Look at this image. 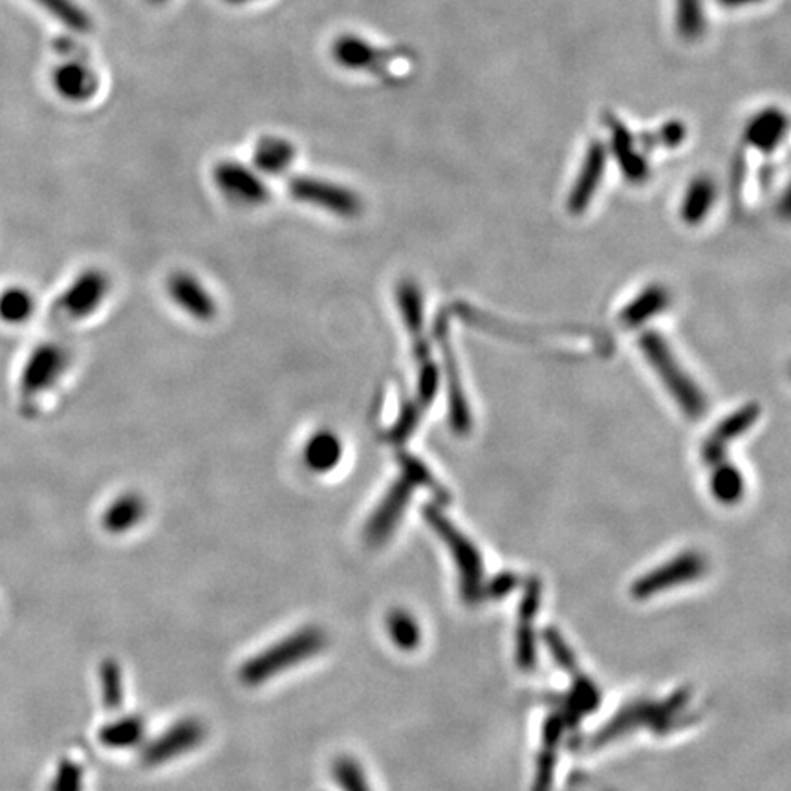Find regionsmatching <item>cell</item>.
<instances>
[{"mask_svg":"<svg viewBox=\"0 0 791 791\" xmlns=\"http://www.w3.org/2000/svg\"><path fill=\"white\" fill-rule=\"evenodd\" d=\"M228 2H235V4H242V2H248V0H228Z\"/></svg>","mask_w":791,"mask_h":791,"instance_id":"60d3db41","label":"cell"},{"mask_svg":"<svg viewBox=\"0 0 791 791\" xmlns=\"http://www.w3.org/2000/svg\"><path fill=\"white\" fill-rule=\"evenodd\" d=\"M396 299L400 306L403 325L407 328L409 336H422L425 314H423L422 290L418 288V284L412 281L401 282L396 292Z\"/></svg>","mask_w":791,"mask_h":791,"instance_id":"484cf974","label":"cell"},{"mask_svg":"<svg viewBox=\"0 0 791 791\" xmlns=\"http://www.w3.org/2000/svg\"><path fill=\"white\" fill-rule=\"evenodd\" d=\"M167 295L184 314L196 321H211L218 314L217 299L202 279L191 271L178 270L167 279Z\"/></svg>","mask_w":791,"mask_h":791,"instance_id":"7c38bea8","label":"cell"},{"mask_svg":"<svg viewBox=\"0 0 791 791\" xmlns=\"http://www.w3.org/2000/svg\"><path fill=\"white\" fill-rule=\"evenodd\" d=\"M607 165V154L603 145L594 143L590 151L586 154L585 163L581 167V173L575 180L574 189L568 196V211L574 215H581L590 206L592 198L596 195L597 185L603 180Z\"/></svg>","mask_w":791,"mask_h":791,"instance_id":"e0dca14e","label":"cell"},{"mask_svg":"<svg viewBox=\"0 0 791 791\" xmlns=\"http://www.w3.org/2000/svg\"><path fill=\"white\" fill-rule=\"evenodd\" d=\"M436 337H438V343H440V348H442V358H444L449 423H451V429L456 434L464 436V434L471 431L473 418H471V409H469V403H467L466 392H464V387H462V378H460V370H458V363H456L455 350H453V345L449 341L444 317L438 319Z\"/></svg>","mask_w":791,"mask_h":791,"instance_id":"4fadbf2b","label":"cell"},{"mask_svg":"<svg viewBox=\"0 0 791 791\" xmlns=\"http://www.w3.org/2000/svg\"><path fill=\"white\" fill-rule=\"evenodd\" d=\"M99 682H101L103 705L109 711H120L125 700V683H123L120 663L112 658L103 661L99 667Z\"/></svg>","mask_w":791,"mask_h":791,"instance_id":"f546056e","label":"cell"},{"mask_svg":"<svg viewBox=\"0 0 791 791\" xmlns=\"http://www.w3.org/2000/svg\"><path fill=\"white\" fill-rule=\"evenodd\" d=\"M423 519L429 522L434 533L445 542L455 559L460 574V594L467 605H477L484 599V563L477 546L444 515L438 506L427 504L422 508Z\"/></svg>","mask_w":791,"mask_h":791,"instance_id":"7a4b0ae2","label":"cell"},{"mask_svg":"<svg viewBox=\"0 0 791 791\" xmlns=\"http://www.w3.org/2000/svg\"><path fill=\"white\" fill-rule=\"evenodd\" d=\"M211 176L218 193L235 206L261 207L270 200V187L261 173L237 160L218 162Z\"/></svg>","mask_w":791,"mask_h":791,"instance_id":"ba28073f","label":"cell"},{"mask_svg":"<svg viewBox=\"0 0 791 791\" xmlns=\"http://www.w3.org/2000/svg\"><path fill=\"white\" fill-rule=\"evenodd\" d=\"M418 488L411 478L401 475L387 493L383 495L376 510L372 511L369 521L365 524V541L372 548L383 546L389 541L392 533L398 528L407 506L411 504L412 493Z\"/></svg>","mask_w":791,"mask_h":791,"instance_id":"9c48e42d","label":"cell"},{"mask_svg":"<svg viewBox=\"0 0 791 791\" xmlns=\"http://www.w3.org/2000/svg\"><path fill=\"white\" fill-rule=\"evenodd\" d=\"M151 2H163V0H151Z\"/></svg>","mask_w":791,"mask_h":791,"instance_id":"b9f144b4","label":"cell"},{"mask_svg":"<svg viewBox=\"0 0 791 791\" xmlns=\"http://www.w3.org/2000/svg\"><path fill=\"white\" fill-rule=\"evenodd\" d=\"M517 585H519L517 575L513 572H502L495 579H491V583L484 586V596L491 597V599H502V597L508 596Z\"/></svg>","mask_w":791,"mask_h":791,"instance_id":"ab89813d","label":"cell"},{"mask_svg":"<svg viewBox=\"0 0 791 791\" xmlns=\"http://www.w3.org/2000/svg\"><path fill=\"white\" fill-rule=\"evenodd\" d=\"M705 572H707L705 557H702L698 552H685L669 563H665L660 568L640 577L632 585L630 594L636 599H649V597L661 594L665 590H671L674 586L696 581Z\"/></svg>","mask_w":791,"mask_h":791,"instance_id":"8fae6325","label":"cell"},{"mask_svg":"<svg viewBox=\"0 0 791 791\" xmlns=\"http://www.w3.org/2000/svg\"><path fill=\"white\" fill-rule=\"evenodd\" d=\"M295 145L279 136H266L257 143L253 152L255 171L266 176H281L295 162Z\"/></svg>","mask_w":791,"mask_h":791,"instance_id":"ffe728a7","label":"cell"},{"mask_svg":"<svg viewBox=\"0 0 791 791\" xmlns=\"http://www.w3.org/2000/svg\"><path fill=\"white\" fill-rule=\"evenodd\" d=\"M336 57L343 65L359 68L369 63L370 48L358 39H343L336 43Z\"/></svg>","mask_w":791,"mask_h":791,"instance_id":"74e56055","label":"cell"},{"mask_svg":"<svg viewBox=\"0 0 791 791\" xmlns=\"http://www.w3.org/2000/svg\"><path fill=\"white\" fill-rule=\"evenodd\" d=\"M420 409L422 407L412 403V401H407L401 407L400 416L392 425L391 433H389L392 444H405L411 438L412 433L416 431V427L420 423V412H422Z\"/></svg>","mask_w":791,"mask_h":791,"instance_id":"e575fe53","label":"cell"},{"mask_svg":"<svg viewBox=\"0 0 791 791\" xmlns=\"http://www.w3.org/2000/svg\"><path fill=\"white\" fill-rule=\"evenodd\" d=\"M57 92L72 101H85L96 92V77L83 66L66 65L59 68L54 76Z\"/></svg>","mask_w":791,"mask_h":791,"instance_id":"d4e9b609","label":"cell"},{"mask_svg":"<svg viewBox=\"0 0 791 791\" xmlns=\"http://www.w3.org/2000/svg\"><path fill=\"white\" fill-rule=\"evenodd\" d=\"M746 484L737 467L726 464L724 460L716 464L711 475V493L720 504L733 506L744 497Z\"/></svg>","mask_w":791,"mask_h":791,"instance_id":"83f0119b","label":"cell"},{"mask_svg":"<svg viewBox=\"0 0 791 791\" xmlns=\"http://www.w3.org/2000/svg\"><path fill=\"white\" fill-rule=\"evenodd\" d=\"M669 306V292L663 286H649L625 306L619 315L621 325L627 328H638L647 323L654 315L661 314Z\"/></svg>","mask_w":791,"mask_h":791,"instance_id":"7402d4cb","label":"cell"},{"mask_svg":"<svg viewBox=\"0 0 791 791\" xmlns=\"http://www.w3.org/2000/svg\"><path fill=\"white\" fill-rule=\"evenodd\" d=\"M343 455H345V444L341 436L330 427L317 429L310 434L301 451L304 467L314 475L332 473L341 464Z\"/></svg>","mask_w":791,"mask_h":791,"instance_id":"2e32d148","label":"cell"},{"mask_svg":"<svg viewBox=\"0 0 791 791\" xmlns=\"http://www.w3.org/2000/svg\"><path fill=\"white\" fill-rule=\"evenodd\" d=\"M332 777L343 791H372L359 762L348 755H341L332 764Z\"/></svg>","mask_w":791,"mask_h":791,"instance_id":"4dcf8cb0","label":"cell"},{"mask_svg":"<svg viewBox=\"0 0 791 791\" xmlns=\"http://www.w3.org/2000/svg\"><path fill=\"white\" fill-rule=\"evenodd\" d=\"M85 773L76 760H61L59 768L55 771L52 791H83Z\"/></svg>","mask_w":791,"mask_h":791,"instance_id":"8d00e7d4","label":"cell"},{"mask_svg":"<svg viewBox=\"0 0 791 791\" xmlns=\"http://www.w3.org/2000/svg\"><path fill=\"white\" fill-rule=\"evenodd\" d=\"M599 702H601V693H599L596 683L592 682L588 676L575 672L572 691L566 696L563 711H561L566 726H577L583 716L596 711Z\"/></svg>","mask_w":791,"mask_h":791,"instance_id":"44dd1931","label":"cell"},{"mask_svg":"<svg viewBox=\"0 0 791 791\" xmlns=\"http://www.w3.org/2000/svg\"><path fill=\"white\" fill-rule=\"evenodd\" d=\"M716 187L709 178H696L687 187L682 202V218L689 226H698L709 215L715 204Z\"/></svg>","mask_w":791,"mask_h":791,"instance_id":"cb8c5ba5","label":"cell"},{"mask_svg":"<svg viewBox=\"0 0 791 791\" xmlns=\"http://www.w3.org/2000/svg\"><path fill=\"white\" fill-rule=\"evenodd\" d=\"M614 149L618 152L619 165L630 182H641L647 176V165L632 151L629 136L625 131H614Z\"/></svg>","mask_w":791,"mask_h":791,"instance_id":"d6a6232c","label":"cell"},{"mask_svg":"<svg viewBox=\"0 0 791 791\" xmlns=\"http://www.w3.org/2000/svg\"><path fill=\"white\" fill-rule=\"evenodd\" d=\"M147 515V502L136 491L121 493L103 513V526L109 533L121 535L134 530Z\"/></svg>","mask_w":791,"mask_h":791,"instance_id":"d6986e66","label":"cell"},{"mask_svg":"<svg viewBox=\"0 0 791 791\" xmlns=\"http://www.w3.org/2000/svg\"><path fill=\"white\" fill-rule=\"evenodd\" d=\"M689 700L691 693L687 689H680L663 702H636L627 705L592 737V748L607 746L640 727H651L656 733H663L671 729L676 716L682 713Z\"/></svg>","mask_w":791,"mask_h":791,"instance_id":"3957f363","label":"cell"},{"mask_svg":"<svg viewBox=\"0 0 791 791\" xmlns=\"http://www.w3.org/2000/svg\"><path fill=\"white\" fill-rule=\"evenodd\" d=\"M566 722L561 713H552L542 726V749L537 759L533 791H552L553 773L557 762V748L564 735Z\"/></svg>","mask_w":791,"mask_h":791,"instance_id":"ac0fdd59","label":"cell"},{"mask_svg":"<svg viewBox=\"0 0 791 791\" xmlns=\"http://www.w3.org/2000/svg\"><path fill=\"white\" fill-rule=\"evenodd\" d=\"M35 2H39L54 17H57L59 21L65 22L66 26H70L74 30L85 32L90 26L87 13L81 10L76 2H72V0H35Z\"/></svg>","mask_w":791,"mask_h":791,"instance_id":"836d02e7","label":"cell"},{"mask_svg":"<svg viewBox=\"0 0 791 791\" xmlns=\"http://www.w3.org/2000/svg\"><path fill=\"white\" fill-rule=\"evenodd\" d=\"M398 460H400L403 475H407V477L411 478L416 486H427V488L433 489L434 493H440V495H442V489H438L436 482H434L433 475H431V471L427 469V466L423 464L422 460H418L416 456L407 455V453H401Z\"/></svg>","mask_w":791,"mask_h":791,"instance_id":"f35d334b","label":"cell"},{"mask_svg":"<svg viewBox=\"0 0 791 791\" xmlns=\"http://www.w3.org/2000/svg\"><path fill=\"white\" fill-rule=\"evenodd\" d=\"M542 636H544L548 651L552 654L553 661H555L563 671L575 674V672H577L575 654L572 652V649L568 647V643L564 641L563 636L559 634V630L546 629Z\"/></svg>","mask_w":791,"mask_h":791,"instance_id":"d590c367","label":"cell"},{"mask_svg":"<svg viewBox=\"0 0 791 791\" xmlns=\"http://www.w3.org/2000/svg\"><path fill=\"white\" fill-rule=\"evenodd\" d=\"M35 314L32 293L21 286H10L0 293V319L8 325H24Z\"/></svg>","mask_w":791,"mask_h":791,"instance_id":"f1b7e54d","label":"cell"},{"mask_svg":"<svg viewBox=\"0 0 791 791\" xmlns=\"http://www.w3.org/2000/svg\"><path fill=\"white\" fill-rule=\"evenodd\" d=\"M326 645L328 636L325 630L315 625L303 627L246 661L240 667V680L248 687L270 682L271 678L282 672L312 660L314 656L325 651Z\"/></svg>","mask_w":791,"mask_h":791,"instance_id":"6da1fadb","label":"cell"},{"mask_svg":"<svg viewBox=\"0 0 791 791\" xmlns=\"http://www.w3.org/2000/svg\"><path fill=\"white\" fill-rule=\"evenodd\" d=\"M387 632L391 636L394 647L400 651H416L422 643V629L411 612L403 608H392L387 616Z\"/></svg>","mask_w":791,"mask_h":791,"instance_id":"4316f807","label":"cell"},{"mask_svg":"<svg viewBox=\"0 0 791 791\" xmlns=\"http://www.w3.org/2000/svg\"><path fill=\"white\" fill-rule=\"evenodd\" d=\"M760 407L755 403H749L740 407L737 412L729 414L726 420L718 423L713 433L707 436L705 444L702 445V460L709 466H716L718 462L724 460L727 445L735 442L742 434L748 433L749 429L759 420Z\"/></svg>","mask_w":791,"mask_h":791,"instance_id":"9a60e30c","label":"cell"},{"mask_svg":"<svg viewBox=\"0 0 791 791\" xmlns=\"http://www.w3.org/2000/svg\"><path fill=\"white\" fill-rule=\"evenodd\" d=\"M145 720L140 715L121 716L99 729V742L109 749H131L145 737Z\"/></svg>","mask_w":791,"mask_h":791,"instance_id":"603a6c76","label":"cell"},{"mask_svg":"<svg viewBox=\"0 0 791 791\" xmlns=\"http://www.w3.org/2000/svg\"><path fill=\"white\" fill-rule=\"evenodd\" d=\"M542 585L537 577H530L524 585L519 605V627H517V663L522 671H533L537 665V647L533 621L541 608Z\"/></svg>","mask_w":791,"mask_h":791,"instance_id":"5bb4252c","label":"cell"},{"mask_svg":"<svg viewBox=\"0 0 791 791\" xmlns=\"http://www.w3.org/2000/svg\"><path fill=\"white\" fill-rule=\"evenodd\" d=\"M288 195L299 204L325 211L334 217L356 218L363 211V200L354 189L312 174H299L290 178Z\"/></svg>","mask_w":791,"mask_h":791,"instance_id":"5b68a950","label":"cell"},{"mask_svg":"<svg viewBox=\"0 0 791 791\" xmlns=\"http://www.w3.org/2000/svg\"><path fill=\"white\" fill-rule=\"evenodd\" d=\"M206 738V727L196 718H184L141 749V764L156 768L195 751Z\"/></svg>","mask_w":791,"mask_h":791,"instance_id":"30bf717a","label":"cell"},{"mask_svg":"<svg viewBox=\"0 0 791 791\" xmlns=\"http://www.w3.org/2000/svg\"><path fill=\"white\" fill-rule=\"evenodd\" d=\"M640 347L643 356L651 363L654 372L660 376L667 391L680 405V409L689 418H702L707 409L705 396L694 383L693 378L682 369L678 359L674 358L671 348L665 339L656 332H645L640 337Z\"/></svg>","mask_w":791,"mask_h":791,"instance_id":"277c9868","label":"cell"},{"mask_svg":"<svg viewBox=\"0 0 791 791\" xmlns=\"http://www.w3.org/2000/svg\"><path fill=\"white\" fill-rule=\"evenodd\" d=\"M782 132H784V120L781 116L766 114L760 116L759 120L749 127L748 138L760 151H771L781 140Z\"/></svg>","mask_w":791,"mask_h":791,"instance_id":"1f68e13d","label":"cell"},{"mask_svg":"<svg viewBox=\"0 0 791 791\" xmlns=\"http://www.w3.org/2000/svg\"><path fill=\"white\" fill-rule=\"evenodd\" d=\"M110 288L112 281L107 271L101 268H87L76 275V279L59 295L55 310L72 321L87 319L90 315L96 314L107 301Z\"/></svg>","mask_w":791,"mask_h":791,"instance_id":"52a82bcc","label":"cell"},{"mask_svg":"<svg viewBox=\"0 0 791 791\" xmlns=\"http://www.w3.org/2000/svg\"><path fill=\"white\" fill-rule=\"evenodd\" d=\"M72 354L61 343H41L32 350L21 372V392L32 400L44 392L52 391L70 369Z\"/></svg>","mask_w":791,"mask_h":791,"instance_id":"8992f818","label":"cell"}]
</instances>
